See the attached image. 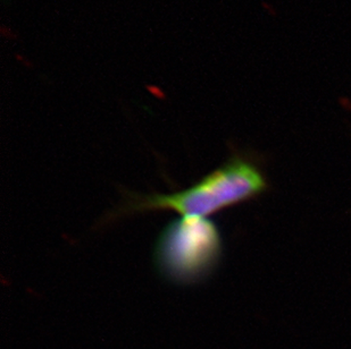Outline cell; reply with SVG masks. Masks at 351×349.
<instances>
[{
	"label": "cell",
	"instance_id": "cell-1",
	"mask_svg": "<svg viewBox=\"0 0 351 349\" xmlns=\"http://www.w3.org/2000/svg\"><path fill=\"white\" fill-rule=\"evenodd\" d=\"M267 181L262 169L243 155H235L193 186L172 194H129L108 216V220L128 214L173 210L182 217L207 218L223 209L262 194Z\"/></svg>",
	"mask_w": 351,
	"mask_h": 349
},
{
	"label": "cell",
	"instance_id": "cell-2",
	"mask_svg": "<svg viewBox=\"0 0 351 349\" xmlns=\"http://www.w3.org/2000/svg\"><path fill=\"white\" fill-rule=\"evenodd\" d=\"M222 250L221 234L208 218L181 217L159 234L154 261L159 274L169 281L195 285L215 270Z\"/></svg>",
	"mask_w": 351,
	"mask_h": 349
}]
</instances>
